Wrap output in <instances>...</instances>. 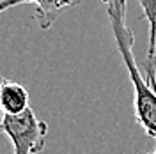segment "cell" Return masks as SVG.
<instances>
[{"label": "cell", "mask_w": 156, "mask_h": 154, "mask_svg": "<svg viewBox=\"0 0 156 154\" xmlns=\"http://www.w3.org/2000/svg\"><path fill=\"white\" fill-rule=\"evenodd\" d=\"M126 5L128 0H108V21H110V29H112L115 46L121 53V58L124 62V68H126L128 76H129V82L133 85L135 121L142 128V131L156 142V92L149 85L147 78L142 75V71L136 64L135 53H133L135 36L126 23Z\"/></svg>", "instance_id": "1"}, {"label": "cell", "mask_w": 156, "mask_h": 154, "mask_svg": "<svg viewBox=\"0 0 156 154\" xmlns=\"http://www.w3.org/2000/svg\"><path fill=\"white\" fill-rule=\"evenodd\" d=\"M0 135L9 138L12 154H37L44 149L48 124L29 108L20 115H0Z\"/></svg>", "instance_id": "2"}, {"label": "cell", "mask_w": 156, "mask_h": 154, "mask_svg": "<svg viewBox=\"0 0 156 154\" xmlns=\"http://www.w3.org/2000/svg\"><path fill=\"white\" fill-rule=\"evenodd\" d=\"M30 108V94L18 82L2 80L0 83V115H20Z\"/></svg>", "instance_id": "3"}, {"label": "cell", "mask_w": 156, "mask_h": 154, "mask_svg": "<svg viewBox=\"0 0 156 154\" xmlns=\"http://www.w3.org/2000/svg\"><path fill=\"white\" fill-rule=\"evenodd\" d=\"M142 14L147 21L149 30V50H147L146 78L156 92V0H138Z\"/></svg>", "instance_id": "4"}, {"label": "cell", "mask_w": 156, "mask_h": 154, "mask_svg": "<svg viewBox=\"0 0 156 154\" xmlns=\"http://www.w3.org/2000/svg\"><path fill=\"white\" fill-rule=\"evenodd\" d=\"M82 0H18V4H34L36 5V19L43 30H48L55 21L58 14L69 7L78 5Z\"/></svg>", "instance_id": "5"}, {"label": "cell", "mask_w": 156, "mask_h": 154, "mask_svg": "<svg viewBox=\"0 0 156 154\" xmlns=\"http://www.w3.org/2000/svg\"><path fill=\"white\" fill-rule=\"evenodd\" d=\"M146 154H156V147H154V151H151V152H146Z\"/></svg>", "instance_id": "6"}, {"label": "cell", "mask_w": 156, "mask_h": 154, "mask_svg": "<svg viewBox=\"0 0 156 154\" xmlns=\"http://www.w3.org/2000/svg\"><path fill=\"white\" fill-rule=\"evenodd\" d=\"M101 2H105V4H107V2H108V0H101Z\"/></svg>", "instance_id": "7"}]
</instances>
